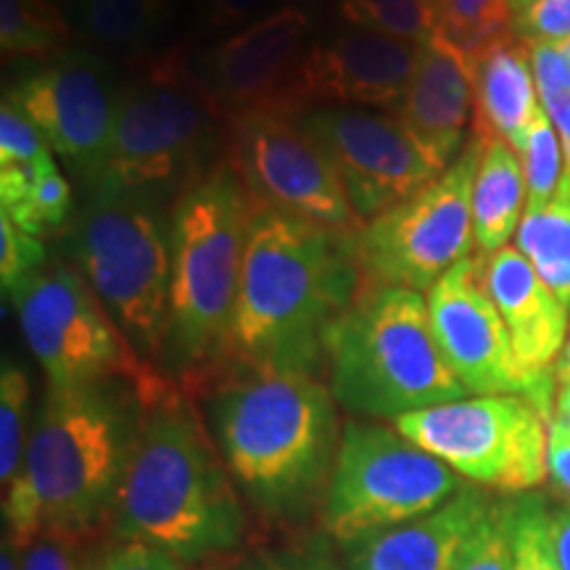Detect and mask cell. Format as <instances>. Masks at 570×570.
I'll return each mask as SVG.
<instances>
[{
  "instance_id": "36",
  "label": "cell",
  "mask_w": 570,
  "mask_h": 570,
  "mask_svg": "<svg viewBox=\"0 0 570 570\" xmlns=\"http://www.w3.org/2000/svg\"><path fill=\"white\" fill-rule=\"evenodd\" d=\"M529 48L539 101L544 106L547 117L554 119L566 106H570V63L560 46L541 42V46Z\"/></svg>"
},
{
  "instance_id": "1",
  "label": "cell",
  "mask_w": 570,
  "mask_h": 570,
  "mask_svg": "<svg viewBox=\"0 0 570 570\" xmlns=\"http://www.w3.org/2000/svg\"><path fill=\"white\" fill-rule=\"evenodd\" d=\"M362 283L356 235L256 206L225 375H315L327 362V333L352 306Z\"/></svg>"
},
{
  "instance_id": "13",
  "label": "cell",
  "mask_w": 570,
  "mask_h": 570,
  "mask_svg": "<svg viewBox=\"0 0 570 570\" xmlns=\"http://www.w3.org/2000/svg\"><path fill=\"white\" fill-rule=\"evenodd\" d=\"M225 156L256 206L338 233L356 235L365 227L333 164L298 127L296 117L277 111L227 117Z\"/></svg>"
},
{
  "instance_id": "2",
  "label": "cell",
  "mask_w": 570,
  "mask_h": 570,
  "mask_svg": "<svg viewBox=\"0 0 570 570\" xmlns=\"http://www.w3.org/2000/svg\"><path fill=\"white\" fill-rule=\"evenodd\" d=\"M142 399L127 381L51 389L35 420L24 468L3 494L6 537L80 541L109 523L138 439Z\"/></svg>"
},
{
  "instance_id": "3",
  "label": "cell",
  "mask_w": 570,
  "mask_h": 570,
  "mask_svg": "<svg viewBox=\"0 0 570 570\" xmlns=\"http://www.w3.org/2000/svg\"><path fill=\"white\" fill-rule=\"evenodd\" d=\"M109 525L119 541L148 544L183 566L244 544L248 520L240 491L175 381L142 399L140 431Z\"/></svg>"
},
{
  "instance_id": "18",
  "label": "cell",
  "mask_w": 570,
  "mask_h": 570,
  "mask_svg": "<svg viewBox=\"0 0 570 570\" xmlns=\"http://www.w3.org/2000/svg\"><path fill=\"white\" fill-rule=\"evenodd\" d=\"M315 13L304 3H283L204 56L202 77L225 119L252 111H285L298 63L309 51Z\"/></svg>"
},
{
  "instance_id": "45",
  "label": "cell",
  "mask_w": 570,
  "mask_h": 570,
  "mask_svg": "<svg viewBox=\"0 0 570 570\" xmlns=\"http://www.w3.org/2000/svg\"><path fill=\"white\" fill-rule=\"evenodd\" d=\"M24 554L19 544H13L9 537H3V550H0V570H24Z\"/></svg>"
},
{
  "instance_id": "35",
  "label": "cell",
  "mask_w": 570,
  "mask_h": 570,
  "mask_svg": "<svg viewBox=\"0 0 570 570\" xmlns=\"http://www.w3.org/2000/svg\"><path fill=\"white\" fill-rule=\"evenodd\" d=\"M53 151L30 119L17 106H0V167H24V164L51 161Z\"/></svg>"
},
{
  "instance_id": "12",
  "label": "cell",
  "mask_w": 570,
  "mask_h": 570,
  "mask_svg": "<svg viewBox=\"0 0 570 570\" xmlns=\"http://www.w3.org/2000/svg\"><path fill=\"white\" fill-rule=\"evenodd\" d=\"M394 428L462 479L529 494L550 475V417L525 396H465L410 412Z\"/></svg>"
},
{
  "instance_id": "29",
  "label": "cell",
  "mask_w": 570,
  "mask_h": 570,
  "mask_svg": "<svg viewBox=\"0 0 570 570\" xmlns=\"http://www.w3.org/2000/svg\"><path fill=\"white\" fill-rule=\"evenodd\" d=\"M441 32L462 51L475 53L499 35L512 32L510 0H439Z\"/></svg>"
},
{
  "instance_id": "34",
  "label": "cell",
  "mask_w": 570,
  "mask_h": 570,
  "mask_svg": "<svg viewBox=\"0 0 570 570\" xmlns=\"http://www.w3.org/2000/svg\"><path fill=\"white\" fill-rule=\"evenodd\" d=\"M48 265L46 246L35 235H27L0 212V285L11 298L27 281H32Z\"/></svg>"
},
{
  "instance_id": "31",
  "label": "cell",
  "mask_w": 570,
  "mask_h": 570,
  "mask_svg": "<svg viewBox=\"0 0 570 570\" xmlns=\"http://www.w3.org/2000/svg\"><path fill=\"white\" fill-rule=\"evenodd\" d=\"M512 499V552L515 570H562L552 537V510L539 494Z\"/></svg>"
},
{
  "instance_id": "22",
  "label": "cell",
  "mask_w": 570,
  "mask_h": 570,
  "mask_svg": "<svg viewBox=\"0 0 570 570\" xmlns=\"http://www.w3.org/2000/svg\"><path fill=\"white\" fill-rule=\"evenodd\" d=\"M473 59V130L481 142L502 140L520 151L531 127L544 117L533 80L531 48L504 32L470 53Z\"/></svg>"
},
{
  "instance_id": "11",
  "label": "cell",
  "mask_w": 570,
  "mask_h": 570,
  "mask_svg": "<svg viewBox=\"0 0 570 570\" xmlns=\"http://www.w3.org/2000/svg\"><path fill=\"white\" fill-rule=\"evenodd\" d=\"M481 156L483 142L470 135L436 180L365 223L356 233L362 281L423 294L473 256V185Z\"/></svg>"
},
{
  "instance_id": "6",
  "label": "cell",
  "mask_w": 570,
  "mask_h": 570,
  "mask_svg": "<svg viewBox=\"0 0 570 570\" xmlns=\"http://www.w3.org/2000/svg\"><path fill=\"white\" fill-rule=\"evenodd\" d=\"M331 391L356 417L396 420L468 389L441 352L420 291L362 283L325 344Z\"/></svg>"
},
{
  "instance_id": "23",
  "label": "cell",
  "mask_w": 570,
  "mask_h": 570,
  "mask_svg": "<svg viewBox=\"0 0 570 570\" xmlns=\"http://www.w3.org/2000/svg\"><path fill=\"white\" fill-rule=\"evenodd\" d=\"M525 177L518 154L508 142H483L479 175L473 185L475 246L483 256L502 252L525 214Z\"/></svg>"
},
{
  "instance_id": "42",
  "label": "cell",
  "mask_w": 570,
  "mask_h": 570,
  "mask_svg": "<svg viewBox=\"0 0 570 570\" xmlns=\"http://www.w3.org/2000/svg\"><path fill=\"white\" fill-rule=\"evenodd\" d=\"M547 465L554 489L570 499V433L562 431L550 420V449H547Z\"/></svg>"
},
{
  "instance_id": "41",
  "label": "cell",
  "mask_w": 570,
  "mask_h": 570,
  "mask_svg": "<svg viewBox=\"0 0 570 570\" xmlns=\"http://www.w3.org/2000/svg\"><path fill=\"white\" fill-rule=\"evenodd\" d=\"M240 570H341L333 566L325 547H309L304 552L265 554V558L246 562Z\"/></svg>"
},
{
  "instance_id": "5",
  "label": "cell",
  "mask_w": 570,
  "mask_h": 570,
  "mask_svg": "<svg viewBox=\"0 0 570 570\" xmlns=\"http://www.w3.org/2000/svg\"><path fill=\"white\" fill-rule=\"evenodd\" d=\"M256 202L223 161L175 198L173 291L161 370L185 394H204L227 370L240 269Z\"/></svg>"
},
{
  "instance_id": "20",
  "label": "cell",
  "mask_w": 570,
  "mask_h": 570,
  "mask_svg": "<svg viewBox=\"0 0 570 570\" xmlns=\"http://www.w3.org/2000/svg\"><path fill=\"white\" fill-rule=\"evenodd\" d=\"M483 277L525 373L554 375L570 333V312L533 273L529 259L512 246L487 256Z\"/></svg>"
},
{
  "instance_id": "21",
  "label": "cell",
  "mask_w": 570,
  "mask_h": 570,
  "mask_svg": "<svg viewBox=\"0 0 570 570\" xmlns=\"http://www.w3.org/2000/svg\"><path fill=\"white\" fill-rule=\"evenodd\" d=\"M491 502L483 489L465 487L431 515L356 541L341 570H458Z\"/></svg>"
},
{
  "instance_id": "37",
  "label": "cell",
  "mask_w": 570,
  "mask_h": 570,
  "mask_svg": "<svg viewBox=\"0 0 570 570\" xmlns=\"http://www.w3.org/2000/svg\"><path fill=\"white\" fill-rule=\"evenodd\" d=\"M512 32L529 46H562L570 40V0H537L518 13Z\"/></svg>"
},
{
  "instance_id": "39",
  "label": "cell",
  "mask_w": 570,
  "mask_h": 570,
  "mask_svg": "<svg viewBox=\"0 0 570 570\" xmlns=\"http://www.w3.org/2000/svg\"><path fill=\"white\" fill-rule=\"evenodd\" d=\"M96 570H183V562L138 541H119L104 554Z\"/></svg>"
},
{
  "instance_id": "40",
  "label": "cell",
  "mask_w": 570,
  "mask_h": 570,
  "mask_svg": "<svg viewBox=\"0 0 570 570\" xmlns=\"http://www.w3.org/2000/svg\"><path fill=\"white\" fill-rule=\"evenodd\" d=\"M24 570H88L77 552V541L40 537L24 554Z\"/></svg>"
},
{
  "instance_id": "16",
  "label": "cell",
  "mask_w": 570,
  "mask_h": 570,
  "mask_svg": "<svg viewBox=\"0 0 570 570\" xmlns=\"http://www.w3.org/2000/svg\"><path fill=\"white\" fill-rule=\"evenodd\" d=\"M296 122L333 164L365 223L439 177L394 114L320 106L298 114Z\"/></svg>"
},
{
  "instance_id": "19",
  "label": "cell",
  "mask_w": 570,
  "mask_h": 570,
  "mask_svg": "<svg viewBox=\"0 0 570 570\" xmlns=\"http://www.w3.org/2000/svg\"><path fill=\"white\" fill-rule=\"evenodd\" d=\"M394 117L441 175L462 154L473 122V59L444 32L420 46L417 69Z\"/></svg>"
},
{
  "instance_id": "27",
  "label": "cell",
  "mask_w": 570,
  "mask_h": 570,
  "mask_svg": "<svg viewBox=\"0 0 570 570\" xmlns=\"http://www.w3.org/2000/svg\"><path fill=\"white\" fill-rule=\"evenodd\" d=\"M348 27L423 46L441 30L439 0H336Z\"/></svg>"
},
{
  "instance_id": "47",
  "label": "cell",
  "mask_w": 570,
  "mask_h": 570,
  "mask_svg": "<svg viewBox=\"0 0 570 570\" xmlns=\"http://www.w3.org/2000/svg\"><path fill=\"white\" fill-rule=\"evenodd\" d=\"M554 377H558L560 386H566V383H570V333H568L566 348H562V354H560V360H558V367H554Z\"/></svg>"
},
{
  "instance_id": "8",
  "label": "cell",
  "mask_w": 570,
  "mask_h": 570,
  "mask_svg": "<svg viewBox=\"0 0 570 570\" xmlns=\"http://www.w3.org/2000/svg\"><path fill=\"white\" fill-rule=\"evenodd\" d=\"M77 269L142 360L164 365L173 291V219L151 198L96 190L71 227ZM164 373V370H161Z\"/></svg>"
},
{
  "instance_id": "7",
  "label": "cell",
  "mask_w": 570,
  "mask_h": 570,
  "mask_svg": "<svg viewBox=\"0 0 570 570\" xmlns=\"http://www.w3.org/2000/svg\"><path fill=\"white\" fill-rule=\"evenodd\" d=\"M225 114L180 51L142 61L122 82L109 161L96 190L156 202L204 177Z\"/></svg>"
},
{
  "instance_id": "17",
  "label": "cell",
  "mask_w": 570,
  "mask_h": 570,
  "mask_svg": "<svg viewBox=\"0 0 570 570\" xmlns=\"http://www.w3.org/2000/svg\"><path fill=\"white\" fill-rule=\"evenodd\" d=\"M417 59V42L348 27L312 42L291 82L285 111L288 117L320 106L391 111L402 104Z\"/></svg>"
},
{
  "instance_id": "28",
  "label": "cell",
  "mask_w": 570,
  "mask_h": 570,
  "mask_svg": "<svg viewBox=\"0 0 570 570\" xmlns=\"http://www.w3.org/2000/svg\"><path fill=\"white\" fill-rule=\"evenodd\" d=\"M27 417H30V377L13 362H3L0 373V483L3 494L19 479L24 468Z\"/></svg>"
},
{
  "instance_id": "25",
  "label": "cell",
  "mask_w": 570,
  "mask_h": 570,
  "mask_svg": "<svg viewBox=\"0 0 570 570\" xmlns=\"http://www.w3.org/2000/svg\"><path fill=\"white\" fill-rule=\"evenodd\" d=\"M515 248L570 312V175L550 204L523 214Z\"/></svg>"
},
{
  "instance_id": "38",
  "label": "cell",
  "mask_w": 570,
  "mask_h": 570,
  "mask_svg": "<svg viewBox=\"0 0 570 570\" xmlns=\"http://www.w3.org/2000/svg\"><path fill=\"white\" fill-rule=\"evenodd\" d=\"M281 6V0H198V19L209 30L238 32Z\"/></svg>"
},
{
  "instance_id": "10",
  "label": "cell",
  "mask_w": 570,
  "mask_h": 570,
  "mask_svg": "<svg viewBox=\"0 0 570 570\" xmlns=\"http://www.w3.org/2000/svg\"><path fill=\"white\" fill-rule=\"evenodd\" d=\"M27 346L51 389L127 381L140 399L173 383L135 352L80 269L48 262L11 296Z\"/></svg>"
},
{
  "instance_id": "9",
  "label": "cell",
  "mask_w": 570,
  "mask_h": 570,
  "mask_svg": "<svg viewBox=\"0 0 570 570\" xmlns=\"http://www.w3.org/2000/svg\"><path fill=\"white\" fill-rule=\"evenodd\" d=\"M462 489V475L396 428L354 417L341 433L320 523L333 541L352 547L431 515Z\"/></svg>"
},
{
  "instance_id": "48",
  "label": "cell",
  "mask_w": 570,
  "mask_h": 570,
  "mask_svg": "<svg viewBox=\"0 0 570 570\" xmlns=\"http://www.w3.org/2000/svg\"><path fill=\"white\" fill-rule=\"evenodd\" d=\"M531 3H537V0H510V9H512V13H515V17H518V13L529 9Z\"/></svg>"
},
{
  "instance_id": "49",
  "label": "cell",
  "mask_w": 570,
  "mask_h": 570,
  "mask_svg": "<svg viewBox=\"0 0 570 570\" xmlns=\"http://www.w3.org/2000/svg\"><path fill=\"white\" fill-rule=\"evenodd\" d=\"M562 53H566V59H568V63H570V40L568 42H562Z\"/></svg>"
},
{
  "instance_id": "44",
  "label": "cell",
  "mask_w": 570,
  "mask_h": 570,
  "mask_svg": "<svg viewBox=\"0 0 570 570\" xmlns=\"http://www.w3.org/2000/svg\"><path fill=\"white\" fill-rule=\"evenodd\" d=\"M552 423H558L562 431L570 433V383H566V386H560L558 394H554Z\"/></svg>"
},
{
  "instance_id": "33",
  "label": "cell",
  "mask_w": 570,
  "mask_h": 570,
  "mask_svg": "<svg viewBox=\"0 0 570 570\" xmlns=\"http://www.w3.org/2000/svg\"><path fill=\"white\" fill-rule=\"evenodd\" d=\"M458 570H515L512 552V499H494L470 533Z\"/></svg>"
},
{
  "instance_id": "46",
  "label": "cell",
  "mask_w": 570,
  "mask_h": 570,
  "mask_svg": "<svg viewBox=\"0 0 570 570\" xmlns=\"http://www.w3.org/2000/svg\"><path fill=\"white\" fill-rule=\"evenodd\" d=\"M554 130L560 135V146H562V159H566V175H570V106H566L558 117L552 119Z\"/></svg>"
},
{
  "instance_id": "26",
  "label": "cell",
  "mask_w": 570,
  "mask_h": 570,
  "mask_svg": "<svg viewBox=\"0 0 570 570\" xmlns=\"http://www.w3.org/2000/svg\"><path fill=\"white\" fill-rule=\"evenodd\" d=\"M71 21L53 0H0V51L6 59H53L69 51Z\"/></svg>"
},
{
  "instance_id": "14",
  "label": "cell",
  "mask_w": 570,
  "mask_h": 570,
  "mask_svg": "<svg viewBox=\"0 0 570 570\" xmlns=\"http://www.w3.org/2000/svg\"><path fill=\"white\" fill-rule=\"evenodd\" d=\"M487 256H468L428 291L433 333L454 373L475 396H525L552 420L554 381L525 373L510 331L499 315L483 277Z\"/></svg>"
},
{
  "instance_id": "30",
  "label": "cell",
  "mask_w": 570,
  "mask_h": 570,
  "mask_svg": "<svg viewBox=\"0 0 570 570\" xmlns=\"http://www.w3.org/2000/svg\"><path fill=\"white\" fill-rule=\"evenodd\" d=\"M518 159L525 177V196H529L525 212L541 209V206L550 204L554 194H558L562 175H566L560 135L547 114L531 127L529 138L520 146Z\"/></svg>"
},
{
  "instance_id": "43",
  "label": "cell",
  "mask_w": 570,
  "mask_h": 570,
  "mask_svg": "<svg viewBox=\"0 0 570 570\" xmlns=\"http://www.w3.org/2000/svg\"><path fill=\"white\" fill-rule=\"evenodd\" d=\"M552 537L560 568L570 570V504L552 510Z\"/></svg>"
},
{
  "instance_id": "24",
  "label": "cell",
  "mask_w": 570,
  "mask_h": 570,
  "mask_svg": "<svg viewBox=\"0 0 570 570\" xmlns=\"http://www.w3.org/2000/svg\"><path fill=\"white\" fill-rule=\"evenodd\" d=\"M173 13V0H69L71 30L114 53L151 46Z\"/></svg>"
},
{
  "instance_id": "4",
  "label": "cell",
  "mask_w": 570,
  "mask_h": 570,
  "mask_svg": "<svg viewBox=\"0 0 570 570\" xmlns=\"http://www.w3.org/2000/svg\"><path fill=\"white\" fill-rule=\"evenodd\" d=\"M204 394L214 446L262 518L302 523L323 510L344 433L325 383L309 373H230Z\"/></svg>"
},
{
  "instance_id": "32",
  "label": "cell",
  "mask_w": 570,
  "mask_h": 570,
  "mask_svg": "<svg viewBox=\"0 0 570 570\" xmlns=\"http://www.w3.org/2000/svg\"><path fill=\"white\" fill-rule=\"evenodd\" d=\"M71 209H75V198H71V185L61 169L56 167L42 180L35 185L32 194L24 202L3 212L11 217V223L35 238H46V235L59 233L61 227L69 225Z\"/></svg>"
},
{
  "instance_id": "15",
  "label": "cell",
  "mask_w": 570,
  "mask_h": 570,
  "mask_svg": "<svg viewBox=\"0 0 570 570\" xmlns=\"http://www.w3.org/2000/svg\"><path fill=\"white\" fill-rule=\"evenodd\" d=\"M122 85L92 53L63 51L6 90L3 101L24 114L71 169L98 183L109 161Z\"/></svg>"
}]
</instances>
